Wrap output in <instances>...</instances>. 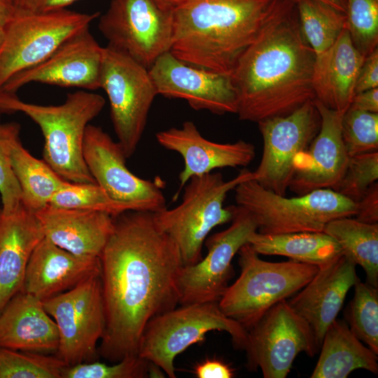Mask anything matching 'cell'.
Masks as SVG:
<instances>
[{
    "instance_id": "cell-1",
    "label": "cell",
    "mask_w": 378,
    "mask_h": 378,
    "mask_svg": "<svg viewBox=\"0 0 378 378\" xmlns=\"http://www.w3.org/2000/svg\"><path fill=\"white\" fill-rule=\"evenodd\" d=\"M113 218V231L99 257L106 327L98 353L116 363L138 356L146 324L178 304L183 263L153 212L129 210Z\"/></svg>"
},
{
    "instance_id": "cell-2",
    "label": "cell",
    "mask_w": 378,
    "mask_h": 378,
    "mask_svg": "<svg viewBox=\"0 0 378 378\" xmlns=\"http://www.w3.org/2000/svg\"><path fill=\"white\" fill-rule=\"evenodd\" d=\"M290 0L264 27L230 75L241 120L288 115L315 99L316 54L303 38Z\"/></svg>"
},
{
    "instance_id": "cell-3",
    "label": "cell",
    "mask_w": 378,
    "mask_h": 378,
    "mask_svg": "<svg viewBox=\"0 0 378 378\" xmlns=\"http://www.w3.org/2000/svg\"><path fill=\"white\" fill-rule=\"evenodd\" d=\"M290 0H184L172 12L169 52L230 76L239 59Z\"/></svg>"
},
{
    "instance_id": "cell-4",
    "label": "cell",
    "mask_w": 378,
    "mask_h": 378,
    "mask_svg": "<svg viewBox=\"0 0 378 378\" xmlns=\"http://www.w3.org/2000/svg\"><path fill=\"white\" fill-rule=\"evenodd\" d=\"M104 105L102 95L85 90L69 93L59 105L28 103L0 90V113L21 112L38 125L44 138L43 160L71 183H96L83 158V141L88 125Z\"/></svg>"
},
{
    "instance_id": "cell-5",
    "label": "cell",
    "mask_w": 378,
    "mask_h": 378,
    "mask_svg": "<svg viewBox=\"0 0 378 378\" xmlns=\"http://www.w3.org/2000/svg\"><path fill=\"white\" fill-rule=\"evenodd\" d=\"M253 178V172L246 168L229 181L220 173L193 176L184 186L182 201L177 206L154 213L158 226L178 246L183 266L198 262L211 230L232 220L234 206H223L227 193Z\"/></svg>"
},
{
    "instance_id": "cell-6",
    "label": "cell",
    "mask_w": 378,
    "mask_h": 378,
    "mask_svg": "<svg viewBox=\"0 0 378 378\" xmlns=\"http://www.w3.org/2000/svg\"><path fill=\"white\" fill-rule=\"evenodd\" d=\"M240 275L218 301L221 311L249 330L279 302L302 289L318 267L290 260H262L247 243L238 251Z\"/></svg>"
},
{
    "instance_id": "cell-7",
    "label": "cell",
    "mask_w": 378,
    "mask_h": 378,
    "mask_svg": "<svg viewBox=\"0 0 378 378\" xmlns=\"http://www.w3.org/2000/svg\"><path fill=\"white\" fill-rule=\"evenodd\" d=\"M234 190L237 205L251 214L258 232L262 234L323 232L328 223L341 217H354L357 209L356 202L330 188L289 198L250 178Z\"/></svg>"
},
{
    "instance_id": "cell-8",
    "label": "cell",
    "mask_w": 378,
    "mask_h": 378,
    "mask_svg": "<svg viewBox=\"0 0 378 378\" xmlns=\"http://www.w3.org/2000/svg\"><path fill=\"white\" fill-rule=\"evenodd\" d=\"M213 330L227 332L234 346L245 350L248 330L223 314L218 302H207L181 305L150 319L143 332L138 355L175 378L176 356L203 342L205 335Z\"/></svg>"
},
{
    "instance_id": "cell-9",
    "label": "cell",
    "mask_w": 378,
    "mask_h": 378,
    "mask_svg": "<svg viewBox=\"0 0 378 378\" xmlns=\"http://www.w3.org/2000/svg\"><path fill=\"white\" fill-rule=\"evenodd\" d=\"M100 88L107 94L118 142L127 158L136 150L158 92L148 69L126 54L104 47Z\"/></svg>"
},
{
    "instance_id": "cell-10",
    "label": "cell",
    "mask_w": 378,
    "mask_h": 378,
    "mask_svg": "<svg viewBox=\"0 0 378 378\" xmlns=\"http://www.w3.org/2000/svg\"><path fill=\"white\" fill-rule=\"evenodd\" d=\"M99 15V12L80 13L66 8L37 13L15 12L4 27L0 88L13 76L43 62L69 38L89 28Z\"/></svg>"
},
{
    "instance_id": "cell-11",
    "label": "cell",
    "mask_w": 378,
    "mask_h": 378,
    "mask_svg": "<svg viewBox=\"0 0 378 378\" xmlns=\"http://www.w3.org/2000/svg\"><path fill=\"white\" fill-rule=\"evenodd\" d=\"M42 303L58 329L55 355L67 366L97 360L106 327L101 274Z\"/></svg>"
},
{
    "instance_id": "cell-12",
    "label": "cell",
    "mask_w": 378,
    "mask_h": 378,
    "mask_svg": "<svg viewBox=\"0 0 378 378\" xmlns=\"http://www.w3.org/2000/svg\"><path fill=\"white\" fill-rule=\"evenodd\" d=\"M248 331L245 349L249 370L260 368L265 378H285L297 356L319 351L307 321L283 300L271 307Z\"/></svg>"
},
{
    "instance_id": "cell-13",
    "label": "cell",
    "mask_w": 378,
    "mask_h": 378,
    "mask_svg": "<svg viewBox=\"0 0 378 378\" xmlns=\"http://www.w3.org/2000/svg\"><path fill=\"white\" fill-rule=\"evenodd\" d=\"M98 28L107 46L147 69L171 48L172 12L160 10L152 0H111L99 15Z\"/></svg>"
},
{
    "instance_id": "cell-14",
    "label": "cell",
    "mask_w": 378,
    "mask_h": 378,
    "mask_svg": "<svg viewBox=\"0 0 378 378\" xmlns=\"http://www.w3.org/2000/svg\"><path fill=\"white\" fill-rule=\"evenodd\" d=\"M256 231L258 226L251 214L234 206L231 225L205 240L208 249L205 258L181 267L177 277L178 304L218 302L234 274L232 258Z\"/></svg>"
},
{
    "instance_id": "cell-15",
    "label": "cell",
    "mask_w": 378,
    "mask_h": 378,
    "mask_svg": "<svg viewBox=\"0 0 378 378\" xmlns=\"http://www.w3.org/2000/svg\"><path fill=\"white\" fill-rule=\"evenodd\" d=\"M321 115L311 100L291 113L258 122L263 149L253 179L276 194L286 195L296 156L305 150L318 132Z\"/></svg>"
},
{
    "instance_id": "cell-16",
    "label": "cell",
    "mask_w": 378,
    "mask_h": 378,
    "mask_svg": "<svg viewBox=\"0 0 378 378\" xmlns=\"http://www.w3.org/2000/svg\"><path fill=\"white\" fill-rule=\"evenodd\" d=\"M83 158L96 183L113 200L153 213L167 208L160 183L143 179L130 171L121 146L102 127L88 125Z\"/></svg>"
},
{
    "instance_id": "cell-17",
    "label": "cell",
    "mask_w": 378,
    "mask_h": 378,
    "mask_svg": "<svg viewBox=\"0 0 378 378\" xmlns=\"http://www.w3.org/2000/svg\"><path fill=\"white\" fill-rule=\"evenodd\" d=\"M148 71L158 94L184 99L197 111L237 113V98L230 76L187 64L169 51L160 55Z\"/></svg>"
},
{
    "instance_id": "cell-18",
    "label": "cell",
    "mask_w": 378,
    "mask_h": 378,
    "mask_svg": "<svg viewBox=\"0 0 378 378\" xmlns=\"http://www.w3.org/2000/svg\"><path fill=\"white\" fill-rule=\"evenodd\" d=\"M103 50L86 28L66 40L43 62L13 76L0 90L16 94L31 83L97 90L100 88Z\"/></svg>"
},
{
    "instance_id": "cell-19",
    "label": "cell",
    "mask_w": 378,
    "mask_h": 378,
    "mask_svg": "<svg viewBox=\"0 0 378 378\" xmlns=\"http://www.w3.org/2000/svg\"><path fill=\"white\" fill-rule=\"evenodd\" d=\"M314 102L321 115V127L309 147L294 160L288 189L298 195L318 189L335 190L349 159L341 130L345 111L330 109L316 99Z\"/></svg>"
},
{
    "instance_id": "cell-20",
    "label": "cell",
    "mask_w": 378,
    "mask_h": 378,
    "mask_svg": "<svg viewBox=\"0 0 378 378\" xmlns=\"http://www.w3.org/2000/svg\"><path fill=\"white\" fill-rule=\"evenodd\" d=\"M356 265L350 258L340 255L319 267L314 277L288 301L309 325L319 347L348 291L359 280Z\"/></svg>"
},
{
    "instance_id": "cell-21",
    "label": "cell",
    "mask_w": 378,
    "mask_h": 378,
    "mask_svg": "<svg viewBox=\"0 0 378 378\" xmlns=\"http://www.w3.org/2000/svg\"><path fill=\"white\" fill-rule=\"evenodd\" d=\"M160 146L181 155L184 167L178 179L181 187L193 176L211 173L215 169L246 167L255 155L254 146L243 140L220 144L209 141L191 121L179 128L172 127L155 135Z\"/></svg>"
},
{
    "instance_id": "cell-22",
    "label": "cell",
    "mask_w": 378,
    "mask_h": 378,
    "mask_svg": "<svg viewBox=\"0 0 378 378\" xmlns=\"http://www.w3.org/2000/svg\"><path fill=\"white\" fill-rule=\"evenodd\" d=\"M99 274V258L75 255L43 237L30 256L22 291L43 301Z\"/></svg>"
},
{
    "instance_id": "cell-23",
    "label": "cell",
    "mask_w": 378,
    "mask_h": 378,
    "mask_svg": "<svg viewBox=\"0 0 378 378\" xmlns=\"http://www.w3.org/2000/svg\"><path fill=\"white\" fill-rule=\"evenodd\" d=\"M35 213L44 237L79 256L99 258L113 228V216L100 211L48 204Z\"/></svg>"
},
{
    "instance_id": "cell-24",
    "label": "cell",
    "mask_w": 378,
    "mask_h": 378,
    "mask_svg": "<svg viewBox=\"0 0 378 378\" xmlns=\"http://www.w3.org/2000/svg\"><path fill=\"white\" fill-rule=\"evenodd\" d=\"M43 237L36 213L23 203L10 213L0 206V312L22 291L30 256Z\"/></svg>"
},
{
    "instance_id": "cell-25",
    "label": "cell",
    "mask_w": 378,
    "mask_h": 378,
    "mask_svg": "<svg viewBox=\"0 0 378 378\" xmlns=\"http://www.w3.org/2000/svg\"><path fill=\"white\" fill-rule=\"evenodd\" d=\"M58 345L57 325L36 297L20 291L0 312V347L55 354Z\"/></svg>"
},
{
    "instance_id": "cell-26",
    "label": "cell",
    "mask_w": 378,
    "mask_h": 378,
    "mask_svg": "<svg viewBox=\"0 0 378 378\" xmlns=\"http://www.w3.org/2000/svg\"><path fill=\"white\" fill-rule=\"evenodd\" d=\"M364 59L346 28L332 46L316 55L312 75L314 99L330 109L346 111L355 94Z\"/></svg>"
},
{
    "instance_id": "cell-27",
    "label": "cell",
    "mask_w": 378,
    "mask_h": 378,
    "mask_svg": "<svg viewBox=\"0 0 378 378\" xmlns=\"http://www.w3.org/2000/svg\"><path fill=\"white\" fill-rule=\"evenodd\" d=\"M377 354L364 346L344 321L336 318L325 332L311 377L346 378L358 369L377 374Z\"/></svg>"
},
{
    "instance_id": "cell-28",
    "label": "cell",
    "mask_w": 378,
    "mask_h": 378,
    "mask_svg": "<svg viewBox=\"0 0 378 378\" xmlns=\"http://www.w3.org/2000/svg\"><path fill=\"white\" fill-rule=\"evenodd\" d=\"M248 244L259 255H283L318 267L343 254L338 243L324 232L262 234L256 231L249 237Z\"/></svg>"
},
{
    "instance_id": "cell-29",
    "label": "cell",
    "mask_w": 378,
    "mask_h": 378,
    "mask_svg": "<svg viewBox=\"0 0 378 378\" xmlns=\"http://www.w3.org/2000/svg\"><path fill=\"white\" fill-rule=\"evenodd\" d=\"M13 172L22 192L23 204L34 212L48 206L67 182L43 160L34 157L19 139L10 153Z\"/></svg>"
},
{
    "instance_id": "cell-30",
    "label": "cell",
    "mask_w": 378,
    "mask_h": 378,
    "mask_svg": "<svg viewBox=\"0 0 378 378\" xmlns=\"http://www.w3.org/2000/svg\"><path fill=\"white\" fill-rule=\"evenodd\" d=\"M323 232L338 243L344 255L364 270L367 283L378 288V223L345 216L328 223Z\"/></svg>"
},
{
    "instance_id": "cell-31",
    "label": "cell",
    "mask_w": 378,
    "mask_h": 378,
    "mask_svg": "<svg viewBox=\"0 0 378 378\" xmlns=\"http://www.w3.org/2000/svg\"><path fill=\"white\" fill-rule=\"evenodd\" d=\"M300 32L316 55L332 46L346 28L345 13L318 0L295 3Z\"/></svg>"
},
{
    "instance_id": "cell-32",
    "label": "cell",
    "mask_w": 378,
    "mask_h": 378,
    "mask_svg": "<svg viewBox=\"0 0 378 378\" xmlns=\"http://www.w3.org/2000/svg\"><path fill=\"white\" fill-rule=\"evenodd\" d=\"M66 366L55 354L0 347V378H62Z\"/></svg>"
},
{
    "instance_id": "cell-33",
    "label": "cell",
    "mask_w": 378,
    "mask_h": 378,
    "mask_svg": "<svg viewBox=\"0 0 378 378\" xmlns=\"http://www.w3.org/2000/svg\"><path fill=\"white\" fill-rule=\"evenodd\" d=\"M354 286L348 320L351 331L378 354V288L358 280Z\"/></svg>"
},
{
    "instance_id": "cell-34",
    "label": "cell",
    "mask_w": 378,
    "mask_h": 378,
    "mask_svg": "<svg viewBox=\"0 0 378 378\" xmlns=\"http://www.w3.org/2000/svg\"><path fill=\"white\" fill-rule=\"evenodd\" d=\"M49 204L61 208L100 211L112 216L136 210L132 204L113 200L97 183H92L67 181L55 194Z\"/></svg>"
},
{
    "instance_id": "cell-35",
    "label": "cell",
    "mask_w": 378,
    "mask_h": 378,
    "mask_svg": "<svg viewBox=\"0 0 378 378\" xmlns=\"http://www.w3.org/2000/svg\"><path fill=\"white\" fill-rule=\"evenodd\" d=\"M346 29L365 57L377 48L378 0H346Z\"/></svg>"
},
{
    "instance_id": "cell-36",
    "label": "cell",
    "mask_w": 378,
    "mask_h": 378,
    "mask_svg": "<svg viewBox=\"0 0 378 378\" xmlns=\"http://www.w3.org/2000/svg\"><path fill=\"white\" fill-rule=\"evenodd\" d=\"M341 130L349 158L378 151V113L349 107L343 114Z\"/></svg>"
},
{
    "instance_id": "cell-37",
    "label": "cell",
    "mask_w": 378,
    "mask_h": 378,
    "mask_svg": "<svg viewBox=\"0 0 378 378\" xmlns=\"http://www.w3.org/2000/svg\"><path fill=\"white\" fill-rule=\"evenodd\" d=\"M18 122L0 123V195L1 209L10 213L22 204V192L12 169L10 153L15 141L20 139Z\"/></svg>"
},
{
    "instance_id": "cell-38",
    "label": "cell",
    "mask_w": 378,
    "mask_h": 378,
    "mask_svg": "<svg viewBox=\"0 0 378 378\" xmlns=\"http://www.w3.org/2000/svg\"><path fill=\"white\" fill-rule=\"evenodd\" d=\"M378 179V151L349 158L335 191L358 202Z\"/></svg>"
},
{
    "instance_id": "cell-39",
    "label": "cell",
    "mask_w": 378,
    "mask_h": 378,
    "mask_svg": "<svg viewBox=\"0 0 378 378\" xmlns=\"http://www.w3.org/2000/svg\"><path fill=\"white\" fill-rule=\"evenodd\" d=\"M148 360L130 356L108 365L98 360L66 366L62 378H144L148 376Z\"/></svg>"
},
{
    "instance_id": "cell-40",
    "label": "cell",
    "mask_w": 378,
    "mask_h": 378,
    "mask_svg": "<svg viewBox=\"0 0 378 378\" xmlns=\"http://www.w3.org/2000/svg\"><path fill=\"white\" fill-rule=\"evenodd\" d=\"M378 88V48L365 57L355 85V94Z\"/></svg>"
},
{
    "instance_id": "cell-41",
    "label": "cell",
    "mask_w": 378,
    "mask_h": 378,
    "mask_svg": "<svg viewBox=\"0 0 378 378\" xmlns=\"http://www.w3.org/2000/svg\"><path fill=\"white\" fill-rule=\"evenodd\" d=\"M356 220L366 223H378V183H374L356 202Z\"/></svg>"
},
{
    "instance_id": "cell-42",
    "label": "cell",
    "mask_w": 378,
    "mask_h": 378,
    "mask_svg": "<svg viewBox=\"0 0 378 378\" xmlns=\"http://www.w3.org/2000/svg\"><path fill=\"white\" fill-rule=\"evenodd\" d=\"M15 12L45 13L66 8L80 0H13Z\"/></svg>"
},
{
    "instance_id": "cell-43",
    "label": "cell",
    "mask_w": 378,
    "mask_h": 378,
    "mask_svg": "<svg viewBox=\"0 0 378 378\" xmlns=\"http://www.w3.org/2000/svg\"><path fill=\"white\" fill-rule=\"evenodd\" d=\"M195 374L198 378H231L234 375L233 368L218 359H206L197 364Z\"/></svg>"
},
{
    "instance_id": "cell-44",
    "label": "cell",
    "mask_w": 378,
    "mask_h": 378,
    "mask_svg": "<svg viewBox=\"0 0 378 378\" xmlns=\"http://www.w3.org/2000/svg\"><path fill=\"white\" fill-rule=\"evenodd\" d=\"M349 107L378 113V88L356 93Z\"/></svg>"
},
{
    "instance_id": "cell-45",
    "label": "cell",
    "mask_w": 378,
    "mask_h": 378,
    "mask_svg": "<svg viewBox=\"0 0 378 378\" xmlns=\"http://www.w3.org/2000/svg\"><path fill=\"white\" fill-rule=\"evenodd\" d=\"M15 12L13 0H0V26L5 27Z\"/></svg>"
},
{
    "instance_id": "cell-46",
    "label": "cell",
    "mask_w": 378,
    "mask_h": 378,
    "mask_svg": "<svg viewBox=\"0 0 378 378\" xmlns=\"http://www.w3.org/2000/svg\"><path fill=\"white\" fill-rule=\"evenodd\" d=\"M153 3L162 10L172 12L184 0H152Z\"/></svg>"
},
{
    "instance_id": "cell-47",
    "label": "cell",
    "mask_w": 378,
    "mask_h": 378,
    "mask_svg": "<svg viewBox=\"0 0 378 378\" xmlns=\"http://www.w3.org/2000/svg\"><path fill=\"white\" fill-rule=\"evenodd\" d=\"M164 372L158 365L148 361V377H164Z\"/></svg>"
},
{
    "instance_id": "cell-48",
    "label": "cell",
    "mask_w": 378,
    "mask_h": 378,
    "mask_svg": "<svg viewBox=\"0 0 378 378\" xmlns=\"http://www.w3.org/2000/svg\"><path fill=\"white\" fill-rule=\"evenodd\" d=\"M292 1L296 3L297 1L298 0H292ZM318 1L327 4L344 13H346V0H318Z\"/></svg>"
},
{
    "instance_id": "cell-49",
    "label": "cell",
    "mask_w": 378,
    "mask_h": 378,
    "mask_svg": "<svg viewBox=\"0 0 378 378\" xmlns=\"http://www.w3.org/2000/svg\"><path fill=\"white\" fill-rule=\"evenodd\" d=\"M6 36L5 27L0 26V51L4 43Z\"/></svg>"
}]
</instances>
